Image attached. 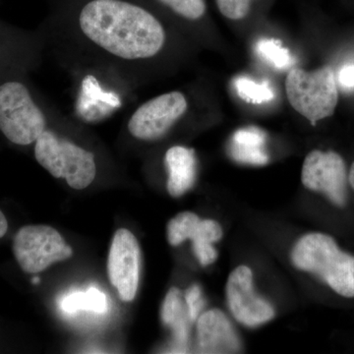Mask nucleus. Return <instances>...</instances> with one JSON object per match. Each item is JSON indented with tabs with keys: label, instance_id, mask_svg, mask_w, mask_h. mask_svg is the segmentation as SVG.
I'll return each mask as SVG.
<instances>
[{
	"label": "nucleus",
	"instance_id": "f257e3e1",
	"mask_svg": "<svg viewBox=\"0 0 354 354\" xmlns=\"http://www.w3.org/2000/svg\"><path fill=\"white\" fill-rule=\"evenodd\" d=\"M41 36L62 68L104 67L138 88L167 55L171 34L149 0H50Z\"/></svg>",
	"mask_w": 354,
	"mask_h": 354
},
{
	"label": "nucleus",
	"instance_id": "f03ea898",
	"mask_svg": "<svg viewBox=\"0 0 354 354\" xmlns=\"http://www.w3.org/2000/svg\"><path fill=\"white\" fill-rule=\"evenodd\" d=\"M81 122L60 111L34 144L37 162L51 176L64 179L72 189L92 185L99 174V157L80 142Z\"/></svg>",
	"mask_w": 354,
	"mask_h": 354
},
{
	"label": "nucleus",
	"instance_id": "7ed1b4c3",
	"mask_svg": "<svg viewBox=\"0 0 354 354\" xmlns=\"http://www.w3.org/2000/svg\"><path fill=\"white\" fill-rule=\"evenodd\" d=\"M66 71L73 83L74 118L83 124L109 120L134 99L137 87L113 70L86 65Z\"/></svg>",
	"mask_w": 354,
	"mask_h": 354
},
{
	"label": "nucleus",
	"instance_id": "20e7f679",
	"mask_svg": "<svg viewBox=\"0 0 354 354\" xmlns=\"http://www.w3.org/2000/svg\"><path fill=\"white\" fill-rule=\"evenodd\" d=\"M59 113L21 80L0 84V131L15 145L36 143Z\"/></svg>",
	"mask_w": 354,
	"mask_h": 354
},
{
	"label": "nucleus",
	"instance_id": "39448f33",
	"mask_svg": "<svg viewBox=\"0 0 354 354\" xmlns=\"http://www.w3.org/2000/svg\"><path fill=\"white\" fill-rule=\"evenodd\" d=\"M293 265L319 277L342 297H354V257L342 251L330 235L312 232L291 251Z\"/></svg>",
	"mask_w": 354,
	"mask_h": 354
},
{
	"label": "nucleus",
	"instance_id": "423d86ee",
	"mask_svg": "<svg viewBox=\"0 0 354 354\" xmlns=\"http://www.w3.org/2000/svg\"><path fill=\"white\" fill-rule=\"evenodd\" d=\"M190 111L189 95L179 90L165 93L133 109L125 121V134L136 143L162 141L187 118Z\"/></svg>",
	"mask_w": 354,
	"mask_h": 354
},
{
	"label": "nucleus",
	"instance_id": "0eeeda50",
	"mask_svg": "<svg viewBox=\"0 0 354 354\" xmlns=\"http://www.w3.org/2000/svg\"><path fill=\"white\" fill-rule=\"evenodd\" d=\"M286 91L291 106L313 124L333 115L339 102L337 79L330 66L313 71L291 69L286 76Z\"/></svg>",
	"mask_w": 354,
	"mask_h": 354
},
{
	"label": "nucleus",
	"instance_id": "6e6552de",
	"mask_svg": "<svg viewBox=\"0 0 354 354\" xmlns=\"http://www.w3.org/2000/svg\"><path fill=\"white\" fill-rule=\"evenodd\" d=\"M13 253L21 269L37 274L50 265L69 259L73 251L64 237L50 225H26L18 230L13 241Z\"/></svg>",
	"mask_w": 354,
	"mask_h": 354
},
{
	"label": "nucleus",
	"instance_id": "1a4fd4ad",
	"mask_svg": "<svg viewBox=\"0 0 354 354\" xmlns=\"http://www.w3.org/2000/svg\"><path fill=\"white\" fill-rule=\"evenodd\" d=\"M301 181L307 189L325 195L335 206L342 208L348 203V171L337 153H309L302 167Z\"/></svg>",
	"mask_w": 354,
	"mask_h": 354
},
{
	"label": "nucleus",
	"instance_id": "9d476101",
	"mask_svg": "<svg viewBox=\"0 0 354 354\" xmlns=\"http://www.w3.org/2000/svg\"><path fill=\"white\" fill-rule=\"evenodd\" d=\"M141 250L135 235L127 228L114 234L108 259V274L111 285L122 301L130 302L139 288Z\"/></svg>",
	"mask_w": 354,
	"mask_h": 354
},
{
	"label": "nucleus",
	"instance_id": "9b49d317",
	"mask_svg": "<svg viewBox=\"0 0 354 354\" xmlns=\"http://www.w3.org/2000/svg\"><path fill=\"white\" fill-rule=\"evenodd\" d=\"M227 299L232 315L247 327H256L274 318L272 305L254 291L252 271L246 266H239L230 274Z\"/></svg>",
	"mask_w": 354,
	"mask_h": 354
},
{
	"label": "nucleus",
	"instance_id": "f8f14e48",
	"mask_svg": "<svg viewBox=\"0 0 354 354\" xmlns=\"http://www.w3.org/2000/svg\"><path fill=\"white\" fill-rule=\"evenodd\" d=\"M223 236L220 223L214 220H201L196 214L183 212L169 221L167 239L172 246H178L187 239L193 243V251L202 266L215 262L218 252L215 242Z\"/></svg>",
	"mask_w": 354,
	"mask_h": 354
},
{
	"label": "nucleus",
	"instance_id": "ddd939ff",
	"mask_svg": "<svg viewBox=\"0 0 354 354\" xmlns=\"http://www.w3.org/2000/svg\"><path fill=\"white\" fill-rule=\"evenodd\" d=\"M198 346L201 353H236L241 341L223 311L212 309L197 320Z\"/></svg>",
	"mask_w": 354,
	"mask_h": 354
},
{
	"label": "nucleus",
	"instance_id": "4468645a",
	"mask_svg": "<svg viewBox=\"0 0 354 354\" xmlns=\"http://www.w3.org/2000/svg\"><path fill=\"white\" fill-rule=\"evenodd\" d=\"M167 188L171 196L178 198L185 194L196 181L197 158L193 149L185 146H172L165 152Z\"/></svg>",
	"mask_w": 354,
	"mask_h": 354
},
{
	"label": "nucleus",
	"instance_id": "2eb2a0df",
	"mask_svg": "<svg viewBox=\"0 0 354 354\" xmlns=\"http://www.w3.org/2000/svg\"><path fill=\"white\" fill-rule=\"evenodd\" d=\"M266 134L259 128L246 127L237 130L230 140V157L241 164L264 165L269 162L265 151Z\"/></svg>",
	"mask_w": 354,
	"mask_h": 354
},
{
	"label": "nucleus",
	"instance_id": "dca6fc26",
	"mask_svg": "<svg viewBox=\"0 0 354 354\" xmlns=\"http://www.w3.org/2000/svg\"><path fill=\"white\" fill-rule=\"evenodd\" d=\"M160 316L165 326L169 327L174 333L176 353H184L187 346L189 335L188 322L190 319L185 300L183 299L178 288H171L167 292L162 304Z\"/></svg>",
	"mask_w": 354,
	"mask_h": 354
},
{
	"label": "nucleus",
	"instance_id": "f3484780",
	"mask_svg": "<svg viewBox=\"0 0 354 354\" xmlns=\"http://www.w3.org/2000/svg\"><path fill=\"white\" fill-rule=\"evenodd\" d=\"M62 308L69 314L78 311H91L102 314L108 311V298L101 290L91 288L85 292H75L67 295L62 301Z\"/></svg>",
	"mask_w": 354,
	"mask_h": 354
},
{
	"label": "nucleus",
	"instance_id": "a211bd4d",
	"mask_svg": "<svg viewBox=\"0 0 354 354\" xmlns=\"http://www.w3.org/2000/svg\"><path fill=\"white\" fill-rule=\"evenodd\" d=\"M153 6L160 7L172 14L177 19L194 24L206 15L207 6L204 0H149Z\"/></svg>",
	"mask_w": 354,
	"mask_h": 354
},
{
	"label": "nucleus",
	"instance_id": "6ab92c4d",
	"mask_svg": "<svg viewBox=\"0 0 354 354\" xmlns=\"http://www.w3.org/2000/svg\"><path fill=\"white\" fill-rule=\"evenodd\" d=\"M234 88L239 97L249 104H266L274 97V91L269 83L256 82L245 76L235 79Z\"/></svg>",
	"mask_w": 354,
	"mask_h": 354
},
{
	"label": "nucleus",
	"instance_id": "aec40b11",
	"mask_svg": "<svg viewBox=\"0 0 354 354\" xmlns=\"http://www.w3.org/2000/svg\"><path fill=\"white\" fill-rule=\"evenodd\" d=\"M256 50L263 59L277 68L286 69L292 64L290 51L276 39H261L256 46Z\"/></svg>",
	"mask_w": 354,
	"mask_h": 354
},
{
	"label": "nucleus",
	"instance_id": "412c9836",
	"mask_svg": "<svg viewBox=\"0 0 354 354\" xmlns=\"http://www.w3.org/2000/svg\"><path fill=\"white\" fill-rule=\"evenodd\" d=\"M253 0H216L218 10L230 20H242L250 12Z\"/></svg>",
	"mask_w": 354,
	"mask_h": 354
},
{
	"label": "nucleus",
	"instance_id": "4be33fe9",
	"mask_svg": "<svg viewBox=\"0 0 354 354\" xmlns=\"http://www.w3.org/2000/svg\"><path fill=\"white\" fill-rule=\"evenodd\" d=\"M186 307H187L188 315L191 322L198 320L201 315L203 307H204V299L202 297V290L199 286L194 285L190 286L185 292Z\"/></svg>",
	"mask_w": 354,
	"mask_h": 354
},
{
	"label": "nucleus",
	"instance_id": "5701e85b",
	"mask_svg": "<svg viewBox=\"0 0 354 354\" xmlns=\"http://www.w3.org/2000/svg\"><path fill=\"white\" fill-rule=\"evenodd\" d=\"M339 84L344 88H354V65L342 67L339 74Z\"/></svg>",
	"mask_w": 354,
	"mask_h": 354
},
{
	"label": "nucleus",
	"instance_id": "b1692460",
	"mask_svg": "<svg viewBox=\"0 0 354 354\" xmlns=\"http://www.w3.org/2000/svg\"><path fill=\"white\" fill-rule=\"evenodd\" d=\"M7 230H8V223H7L6 216L0 211V239L6 235Z\"/></svg>",
	"mask_w": 354,
	"mask_h": 354
},
{
	"label": "nucleus",
	"instance_id": "393cba45",
	"mask_svg": "<svg viewBox=\"0 0 354 354\" xmlns=\"http://www.w3.org/2000/svg\"><path fill=\"white\" fill-rule=\"evenodd\" d=\"M348 183L351 184V188L354 190V162L353 164L351 165V169H349Z\"/></svg>",
	"mask_w": 354,
	"mask_h": 354
},
{
	"label": "nucleus",
	"instance_id": "a878e982",
	"mask_svg": "<svg viewBox=\"0 0 354 354\" xmlns=\"http://www.w3.org/2000/svg\"><path fill=\"white\" fill-rule=\"evenodd\" d=\"M39 279H38V278H35V279H34V281H32V283H39Z\"/></svg>",
	"mask_w": 354,
	"mask_h": 354
}]
</instances>
